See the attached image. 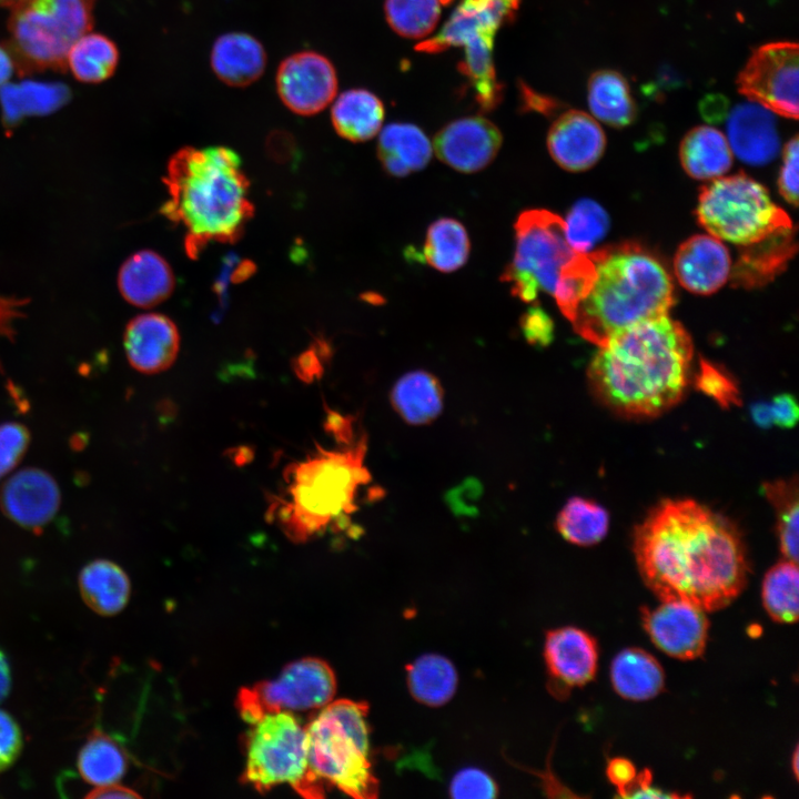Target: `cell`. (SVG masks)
I'll return each mask as SVG.
<instances>
[{"mask_svg": "<svg viewBox=\"0 0 799 799\" xmlns=\"http://www.w3.org/2000/svg\"><path fill=\"white\" fill-rule=\"evenodd\" d=\"M646 585L661 600H686L705 611L727 606L747 577L742 540L724 516L692 499H666L634 533Z\"/></svg>", "mask_w": 799, "mask_h": 799, "instance_id": "6da1fadb", "label": "cell"}, {"mask_svg": "<svg viewBox=\"0 0 799 799\" xmlns=\"http://www.w3.org/2000/svg\"><path fill=\"white\" fill-rule=\"evenodd\" d=\"M691 357L689 334L665 314L614 334L599 346L587 376L595 395L614 411L656 416L681 398Z\"/></svg>", "mask_w": 799, "mask_h": 799, "instance_id": "7a4b0ae2", "label": "cell"}, {"mask_svg": "<svg viewBox=\"0 0 799 799\" xmlns=\"http://www.w3.org/2000/svg\"><path fill=\"white\" fill-rule=\"evenodd\" d=\"M164 182L169 200L161 212L184 229L191 257L210 242L237 241L253 216L250 182L230 148L178 150L169 160Z\"/></svg>", "mask_w": 799, "mask_h": 799, "instance_id": "3957f363", "label": "cell"}, {"mask_svg": "<svg viewBox=\"0 0 799 799\" xmlns=\"http://www.w3.org/2000/svg\"><path fill=\"white\" fill-rule=\"evenodd\" d=\"M588 255L595 279L570 320L581 337L599 347L635 323L668 314L674 302L672 282L648 251L625 243Z\"/></svg>", "mask_w": 799, "mask_h": 799, "instance_id": "277c9868", "label": "cell"}, {"mask_svg": "<svg viewBox=\"0 0 799 799\" xmlns=\"http://www.w3.org/2000/svg\"><path fill=\"white\" fill-rule=\"evenodd\" d=\"M366 437L343 451H318L292 464L285 473L284 496L270 507L293 542H306L356 509L362 486L371 481L365 466Z\"/></svg>", "mask_w": 799, "mask_h": 799, "instance_id": "5b68a950", "label": "cell"}, {"mask_svg": "<svg viewBox=\"0 0 799 799\" xmlns=\"http://www.w3.org/2000/svg\"><path fill=\"white\" fill-rule=\"evenodd\" d=\"M367 711L366 702L332 700L305 726L309 767L325 789L335 787L357 799L377 797Z\"/></svg>", "mask_w": 799, "mask_h": 799, "instance_id": "8992f818", "label": "cell"}, {"mask_svg": "<svg viewBox=\"0 0 799 799\" xmlns=\"http://www.w3.org/2000/svg\"><path fill=\"white\" fill-rule=\"evenodd\" d=\"M94 0H24L9 21V44L21 71L61 69L75 41L89 32Z\"/></svg>", "mask_w": 799, "mask_h": 799, "instance_id": "52a82bcc", "label": "cell"}, {"mask_svg": "<svg viewBox=\"0 0 799 799\" xmlns=\"http://www.w3.org/2000/svg\"><path fill=\"white\" fill-rule=\"evenodd\" d=\"M696 215L710 235L749 246L792 227L767 189L745 173L714 179L699 194Z\"/></svg>", "mask_w": 799, "mask_h": 799, "instance_id": "ba28073f", "label": "cell"}, {"mask_svg": "<svg viewBox=\"0 0 799 799\" xmlns=\"http://www.w3.org/2000/svg\"><path fill=\"white\" fill-rule=\"evenodd\" d=\"M247 732L242 780L260 792L287 783L304 798H322L325 787L307 762L306 728L292 712L269 714Z\"/></svg>", "mask_w": 799, "mask_h": 799, "instance_id": "9c48e42d", "label": "cell"}, {"mask_svg": "<svg viewBox=\"0 0 799 799\" xmlns=\"http://www.w3.org/2000/svg\"><path fill=\"white\" fill-rule=\"evenodd\" d=\"M515 254L500 280L523 302H535L539 291L554 294L564 270L580 254L567 242L565 221L546 210H527L515 224Z\"/></svg>", "mask_w": 799, "mask_h": 799, "instance_id": "30bf717a", "label": "cell"}, {"mask_svg": "<svg viewBox=\"0 0 799 799\" xmlns=\"http://www.w3.org/2000/svg\"><path fill=\"white\" fill-rule=\"evenodd\" d=\"M336 692V678L330 665L318 658L295 660L271 680L244 687L236 699L239 712L254 724L269 714L320 710Z\"/></svg>", "mask_w": 799, "mask_h": 799, "instance_id": "8fae6325", "label": "cell"}, {"mask_svg": "<svg viewBox=\"0 0 799 799\" xmlns=\"http://www.w3.org/2000/svg\"><path fill=\"white\" fill-rule=\"evenodd\" d=\"M797 43L772 42L756 49L738 75L740 93L779 115L798 118Z\"/></svg>", "mask_w": 799, "mask_h": 799, "instance_id": "7c38bea8", "label": "cell"}, {"mask_svg": "<svg viewBox=\"0 0 799 799\" xmlns=\"http://www.w3.org/2000/svg\"><path fill=\"white\" fill-rule=\"evenodd\" d=\"M276 92L283 104L299 115H314L334 100L337 75L325 55L300 51L286 57L275 77Z\"/></svg>", "mask_w": 799, "mask_h": 799, "instance_id": "4fadbf2b", "label": "cell"}, {"mask_svg": "<svg viewBox=\"0 0 799 799\" xmlns=\"http://www.w3.org/2000/svg\"><path fill=\"white\" fill-rule=\"evenodd\" d=\"M643 624L653 643L671 657L695 659L706 648L705 610L689 601L667 600L655 609L645 608Z\"/></svg>", "mask_w": 799, "mask_h": 799, "instance_id": "5bb4252c", "label": "cell"}, {"mask_svg": "<svg viewBox=\"0 0 799 799\" xmlns=\"http://www.w3.org/2000/svg\"><path fill=\"white\" fill-rule=\"evenodd\" d=\"M61 493L51 474L27 467L12 474L0 489V508L17 525L40 530L59 510Z\"/></svg>", "mask_w": 799, "mask_h": 799, "instance_id": "9a60e30c", "label": "cell"}, {"mask_svg": "<svg viewBox=\"0 0 799 799\" xmlns=\"http://www.w3.org/2000/svg\"><path fill=\"white\" fill-rule=\"evenodd\" d=\"M502 133L483 117H465L443 127L434 138L437 158L448 166L464 173L486 168L497 155Z\"/></svg>", "mask_w": 799, "mask_h": 799, "instance_id": "2e32d148", "label": "cell"}, {"mask_svg": "<svg viewBox=\"0 0 799 799\" xmlns=\"http://www.w3.org/2000/svg\"><path fill=\"white\" fill-rule=\"evenodd\" d=\"M519 0H461L443 29L415 49L439 53L476 37L495 40L498 29L514 20Z\"/></svg>", "mask_w": 799, "mask_h": 799, "instance_id": "e0dca14e", "label": "cell"}, {"mask_svg": "<svg viewBox=\"0 0 799 799\" xmlns=\"http://www.w3.org/2000/svg\"><path fill=\"white\" fill-rule=\"evenodd\" d=\"M544 658L553 692H567L594 679L598 650L595 639L581 629L563 627L548 631Z\"/></svg>", "mask_w": 799, "mask_h": 799, "instance_id": "ac0fdd59", "label": "cell"}, {"mask_svg": "<svg viewBox=\"0 0 799 799\" xmlns=\"http://www.w3.org/2000/svg\"><path fill=\"white\" fill-rule=\"evenodd\" d=\"M123 346L130 365L143 374L166 371L175 362L180 348L179 330L160 313L134 316L125 326Z\"/></svg>", "mask_w": 799, "mask_h": 799, "instance_id": "d6986e66", "label": "cell"}, {"mask_svg": "<svg viewBox=\"0 0 799 799\" xmlns=\"http://www.w3.org/2000/svg\"><path fill=\"white\" fill-rule=\"evenodd\" d=\"M606 138L594 118L578 110L560 114L547 135L550 156L563 169L580 172L590 169L601 158Z\"/></svg>", "mask_w": 799, "mask_h": 799, "instance_id": "ffe728a7", "label": "cell"}, {"mask_svg": "<svg viewBox=\"0 0 799 799\" xmlns=\"http://www.w3.org/2000/svg\"><path fill=\"white\" fill-rule=\"evenodd\" d=\"M675 274L689 292L711 294L728 280L731 260L727 247L712 235H695L677 250Z\"/></svg>", "mask_w": 799, "mask_h": 799, "instance_id": "44dd1931", "label": "cell"}, {"mask_svg": "<svg viewBox=\"0 0 799 799\" xmlns=\"http://www.w3.org/2000/svg\"><path fill=\"white\" fill-rule=\"evenodd\" d=\"M728 143L739 160L763 165L776 158L780 143L772 112L756 103H741L728 120Z\"/></svg>", "mask_w": 799, "mask_h": 799, "instance_id": "7402d4cb", "label": "cell"}, {"mask_svg": "<svg viewBox=\"0 0 799 799\" xmlns=\"http://www.w3.org/2000/svg\"><path fill=\"white\" fill-rule=\"evenodd\" d=\"M175 286L174 273L168 261L152 250L131 254L118 273V287L130 304L149 309L164 302Z\"/></svg>", "mask_w": 799, "mask_h": 799, "instance_id": "603a6c76", "label": "cell"}, {"mask_svg": "<svg viewBox=\"0 0 799 799\" xmlns=\"http://www.w3.org/2000/svg\"><path fill=\"white\" fill-rule=\"evenodd\" d=\"M266 61V51L260 40L240 31L218 37L210 54L213 73L234 88H244L257 81L264 73Z\"/></svg>", "mask_w": 799, "mask_h": 799, "instance_id": "cb8c5ba5", "label": "cell"}, {"mask_svg": "<svg viewBox=\"0 0 799 799\" xmlns=\"http://www.w3.org/2000/svg\"><path fill=\"white\" fill-rule=\"evenodd\" d=\"M792 227L779 231L769 237L745 246L732 270V284L756 287L771 281L787 265L796 251Z\"/></svg>", "mask_w": 799, "mask_h": 799, "instance_id": "d4e9b609", "label": "cell"}, {"mask_svg": "<svg viewBox=\"0 0 799 799\" xmlns=\"http://www.w3.org/2000/svg\"><path fill=\"white\" fill-rule=\"evenodd\" d=\"M377 155L390 175L403 178L428 164L432 145L418 127L412 123H392L380 134Z\"/></svg>", "mask_w": 799, "mask_h": 799, "instance_id": "484cf974", "label": "cell"}, {"mask_svg": "<svg viewBox=\"0 0 799 799\" xmlns=\"http://www.w3.org/2000/svg\"><path fill=\"white\" fill-rule=\"evenodd\" d=\"M391 404L409 425L433 422L443 411L444 391L436 376L426 371L404 374L393 386Z\"/></svg>", "mask_w": 799, "mask_h": 799, "instance_id": "4316f807", "label": "cell"}, {"mask_svg": "<svg viewBox=\"0 0 799 799\" xmlns=\"http://www.w3.org/2000/svg\"><path fill=\"white\" fill-rule=\"evenodd\" d=\"M679 158L686 173L697 180H714L732 164V152L726 136L708 125L691 129L682 139Z\"/></svg>", "mask_w": 799, "mask_h": 799, "instance_id": "83f0119b", "label": "cell"}, {"mask_svg": "<svg viewBox=\"0 0 799 799\" xmlns=\"http://www.w3.org/2000/svg\"><path fill=\"white\" fill-rule=\"evenodd\" d=\"M84 603L97 614L112 616L127 605L131 584L128 575L115 563L95 559L87 564L79 576Z\"/></svg>", "mask_w": 799, "mask_h": 799, "instance_id": "f1b7e54d", "label": "cell"}, {"mask_svg": "<svg viewBox=\"0 0 799 799\" xmlns=\"http://www.w3.org/2000/svg\"><path fill=\"white\" fill-rule=\"evenodd\" d=\"M384 105L377 95L365 89L341 93L331 109V121L338 135L351 142H364L381 130Z\"/></svg>", "mask_w": 799, "mask_h": 799, "instance_id": "f546056e", "label": "cell"}, {"mask_svg": "<svg viewBox=\"0 0 799 799\" xmlns=\"http://www.w3.org/2000/svg\"><path fill=\"white\" fill-rule=\"evenodd\" d=\"M610 677L621 697L636 701L657 696L665 682L660 664L640 648L620 651L611 663Z\"/></svg>", "mask_w": 799, "mask_h": 799, "instance_id": "4dcf8cb0", "label": "cell"}, {"mask_svg": "<svg viewBox=\"0 0 799 799\" xmlns=\"http://www.w3.org/2000/svg\"><path fill=\"white\" fill-rule=\"evenodd\" d=\"M457 682L455 666L438 654H425L407 667L408 690L415 700L426 706L438 707L448 702Z\"/></svg>", "mask_w": 799, "mask_h": 799, "instance_id": "1f68e13d", "label": "cell"}, {"mask_svg": "<svg viewBox=\"0 0 799 799\" xmlns=\"http://www.w3.org/2000/svg\"><path fill=\"white\" fill-rule=\"evenodd\" d=\"M588 105L604 123L624 128L636 117V105L626 79L613 70H600L588 81Z\"/></svg>", "mask_w": 799, "mask_h": 799, "instance_id": "d6a6232c", "label": "cell"}, {"mask_svg": "<svg viewBox=\"0 0 799 799\" xmlns=\"http://www.w3.org/2000/svg\"><path fill=\"white\" fill-rule=\"evenodd\" d=\"M0 89L2 118L8 128L24 117L43 115L60 108L68 99V90L61 84L24 82L4 84Z\"/></svg>", "mask_w": 799, "mask_h": 799, "instance_id": "836d02e7", "label": "cell"}, {"mask_svg": "<svg viewBox=\"0 0 799 799\" xmlns=\"http://www.w3.org/2000/svg\"><path fill=\"white\" fill-rule=\"evenodd\" d=\"M123 748L109 735L95 729L78 757L81 777L97 787L117 783L127 770Z\"/></svg>", "mask_w": 799, "mask_h": 799, "instance_id": "e575fe53", "label": "cell"}, {"mask_svg": "<svg viewBox=\"0 0 799 799\" xmlns=\"http://www.w3.org/2000/svg\"><path fill=\"white\" fill-rule=\"evenodd\" d=\"M119 51L113 41L99 33L87 32L68 52V65L79 81L98 83L109 79L115 71Z\"/></svg>", "mask_w": 799, "mask_h": 799, "instance_id": "d590c367", "label": "cell"}, {"mask_svg": "<svg viewBox=\"0 0 799 799\" xmlns=\"http://www.w3.org/2000/svg\"><path fill=\"white\" fill-rule=\"evenodd\" d=\"M469 237L464 225L452 218H442L427 230L424 257L434 269L449 273L462 267L469 255Z\"/></svg>", "mask_w": 799, "mask_h": 799, "instance_id": "8d00e7d4", "label": "cell"}, {"mask_svg": "<svg viewBox=\"0 0 799 799\" xmlns=\"http://www.w3.org/2000/svg\"><path fill=\"white\" fill-rule=\"evenodd\" d=\"M493 45L494 40L484 37L467 41L463 45L465 58L459 63V71L471 81L484 111L494 109L502 99V87L493 62Z\"/></svg>", "mask_w": 799, "mask_h": 799, "instance_id": "74e56055", "label": "cell"}, {"mask_svg": "<svg viewBox=\"0 0 799 799\" xmlns=\"http://www.w3.org/2000/svg\"><path fill=\"white\" fill-rule=\"evenodd\" d=\"M556 527L566 540L589 546L605 537L608 529V514L593 500L573 497L559 512Z\"/></svg>", "mask_w": 799, "mask_h": 799, "instance_id": "f35d334b", "label": "cell"}, {"mask_svg": "<svg viewBox=\"0 0 799 799\" xmlns=\"http://www.w3.org/2000/svg\"><path fill=\"white\" fill-rule=\"evenodd\" d=\"M798 589L797 563L786 559L769 569L762 584V600L772 619L779 623L797 621Z\"/></svg>", "mask_w": 799, "mask_h": 799, "instance_id": "ab89813d", "label": "cell"}, {"mask_svg": "<svg viewBox=\"0 0 799 799\" xmlns=\"http://www.w3.org/2000/svg\"><path fill=\"white\" fill-rule=\"evenodd\" d=\"M763 492L777 515L780 550L787 560L798 563V483L796 478L763 484Z\"/></svg>", "mask_w": 799, "mask_h": 799, "instance_id": "60d3db41", "label": "cell"}, {"mask_svg": "<svg viewBox=\"0 0 799 799\" xmlns=\"http://www.w3.org/2000/svg\"><path fill=\"white\" fill-rule=\"evenodd\" d=\"M608 229L607 212L590 199L577 201L565 221L567 242L575 252L580 254H589L605 237Z\"/></svg>", "mask_w": 799, "mask_h": 799, "instance_id": "b9f144b4", "label": "cell"}, {"mask_svg": "<svg viewBox=\"0 0 799 799\" xmlns=\"http://www.w3.org/2000/svg\"><path fill=\"white\" fill-rule=\"evenodd\" d=\"M384 12L390 27L401 37L424 38L438 23L441 0H385Z\"/></svg>", "mask_w": 799, "mask_h": 799, "instance_id": "7bdbcfd3", "label": "cell"}, {"mask_svg": "<svg viewBox=\"0 0 799 799\" xmlns=\"http://www.w3.org/2000/svg\"><path fill=\"white\" fill-rule=\"evenodd\" d=\"M595 279V265L588 254H578L562 273L553 296L567 320L586 296Z\"/></svg>", "mask_w": 799, "mask_h": 799, "instance_id": "ee69618b", "label": "cell"}, {"mask_svg": "<svg viewBox=\"0 0 799 799\" xmlns=\"http://www.w3.org/2000/svg\"><path fill=\"white\" fill-rule=\"evenodd\" d=\"M699 391L716 401L721 407L740 404L739 390L730 376L718 366L701 360L696 376Z\"/></svg>", "mask_w": 799, "mask_h": 799, "instance_id": "f6af8a7d", "label": "cell"}, {"mask_svg": "<svg viewBox=\"0 0 799 799\" xmlns=\"http://www.w3.org/2000/svg\"><path fill=\"white\" fill-rule=\"evenodd\" d=\"M449 795L455 799L495 798L498 788L494 779L478 768L469 767L454 775L449 783Z\"/></svg>", "mask_w": 799, "mask_h": 799, "instance_id": "bcb514c9", "label": "cell"}, {"mask_svg": "<svg viewBox=\"0 0 799 799\" xmlns=\"http://www.w3.org/2000/svg\"><path fill=\"white\" fill-rule=\"evenodd\" d=\"M30 443V432L21 423L0 425V479L10 473L24 456Z\"/></svg>", "mask_w": 799, "mask_h": 799, "instance_id": "7dc6e473", "label": "cell"}, {"mask_svg": "<svg viewBox=\"0 0 799 799\" xmlns=\"http://www.w3.org/2000/svg\"><path fill=\"white\" fill-rule=\"evenodd\" d=\"M519 326L525 340L530 345L544 347L553 341V320L537 303L523 313Z\"/></svg>", "mask_w": 799, "mask_h": 799, "instance_id": "c3c4849f", "label": "cell"}, {"mask_svg": "<svg viewBox=\"0 0 799 799\" xmlns=\"http://www.w3.org/2000/svg\"><path fill=\"white\" fill-rule=\"evenodd\" d=\"M798 136L795 135L783 148L782 165L778 188L782 198L790 204H798Z\"/></svg>", "mask_w": 799, "mask_h": 799, "instance_id": "681fc988", "label": "cell"}, {"mask_svg": "<svg viewBox=\"0 0 799 799\" xmlns=\"http://www.w3.org/2000/svg\"><path fill=\"white\" fill-rule=\"evenodd\" d=\"M22 748L21 730L8 712L0 710V772L9 768Z\"/></svg>", "mask_w": 799, "mask_h": 799, "instance_id": "f907efd6", "label": "cell"}, {"mask_svg": "<svg viewBox=\"0 0 799 799\" xmlns=\"http://www.w3.org/2000/svg\"><path fill=\"white\" fill-rule=\"evenodd\" d=\"M29 300L19 296L0 294V338L12 340L16 335V323L26 316Z\"/></svg>", "mask_w": 799, "mask_h": 799, "instance_id": "816d5d0a", "label": "cell"}, {"mask_svg": "<svg viewBox=\"0 0 799 799\" xmlns=\"http://www.w3.org/2000/svg\"><path fill=\"white\" fill-rule=\"evenodd\" d=\"M772 424L780 427H792L798 419L799 408L795 397L790 394H780L769 403Z\"/></svg>", "mask_w": 799, "mask_h": 799, "instance_id": "f5cc1de1", "label": "cell"}, {"mask_svg": "<svg viewBox=\"0 0 799 799\" xmlns=\"http://www.w3.org/2000/svg\"><path fill=\"white\" fill-rule=\"evenodd\" d=\"M619 795L624 798H669L677 795L664 793L651 787V772L648 769L637 773L633 781Z\"/></svg>", "mask_w": 799, "mask_h": 799, "instance_id": "db71d44e", "label": "cell"}, {"mask_svg": "<svg viewBox=\"0 0 799 799\" xmlns=\"http://www.w3.org/2000/svg\"><path fill=\"white\" fill-rule=\"evenodd\" d=\"M607 777L617 787L618 792L625 789L636 777L635 766L625 758H614L607 766Z\"/></svg>", "mask_w": 799, "mask_h": 799, "instance_id": "11a10c76", "label": "cell"}, {"mask_svg": "<svg viewBox=\"0 0 799 799\" xmlns=\"http://www.w3.org/2000/svg\"><path fill=\"white\" fill-rule=\"evenodd\" d=\"M88 798H99V799H108V798H140V795L133 791L132 789L121 786L118 782L100 786L93 789L91 792L87 795Z\"/></svg>", "mask_w": 799, "mask_h": 799, "instance_id": "9f6ffc18", "label": "cell"}, {"mask_svg": "<svg viewBox=\"0 0 799 799\" xmlns=\"http://www.w3.org/2000/svg\"><path fill=\"white\" fill-rule=\"evenodd\" d=\"M524 100L526 101V107L544 114H553L560 105L558 101L536 94L527 88L524 90Z\"/></svg>", "mask_w": 799, "mask_h": 799, "instance_id": "6f0895ef", "label": "cell"}, {"mask_svg": "<svg viewBox=\"0 0 799 799\" xmlns=\"http://www.w3.org/2000/svg\"><path fill=\"white\" fill-rule=\"evenodd\" d=\"M727 110V101L725 98L719 95H710L706 98L700 104V111L705 119L709 121L721 120Z\"/></svg>", "mask_w": 799, "mask_h": 799, "instance_id": "680465c9", "label": "cell"}, {"mask_svg": "<svg viewBox=\"0 0 799 799\" xmlns=\"http://www.w3.org/2000/svg\"><path fill=\"white\" fill-rule=\"evenodd\" d=\"M17 68L14 59L7 47L0 45V88L4 85Z\"/></svg>", "mask_w": 799, "mask_h": 799, "instance_id": "91938a15", "label": "cell"}, {"mask_svg": "<svg viewBox=\"0 0 799 799\" xmlns=\"http://www.w3.org/2000/svg\"><path fill=\"white\" fill-rule=\"evenodd\" d=\"M10 684V667L4 654L0 650V701L7 697Z\"/></svg>", "mask_w": 799, "mask_h": 799, "instance_id": "94428289", "label": "cell"}, {"mask_svg": "<svg viewBox=\"0 0 799 799\" xmlns=\"http://www.w3.org/2000/svg\"><path fill=\"white\" fill-rule=\"evenodd\" d=\"M751 415L757 425L768 427L772 425L769 403H757L751 408Z\"/></svg>", "mask_w": 799, "mask_h": 799, "instance_id": "6125c7cd", "label": "cell"}, {"mask_svg": "<svg viewBox=\"0 0 799 799\" xmlns=\"http://www.w3.org/2000/svg\"><path fill=\"white\" fill-rule=\"evenodd\" d=\"M24 0H0V8H14Z\"/></svg>", "mask_w": 799, "mask_h": 799, "instance_id": "be15d7a7", "label": "cell"}, {"mask_svg": "<svg viewBox=\"0 0 799 799\" xmlns=\"http://www.w3.org/2000/svg\"><path fill=\"white\" fill-rule=\"evenodd\" d=\"M792 768H793L795 776L798 778V771H799V769H798V748H796V750L793 752Z\"/></svg>", "mask_w": 799, "mask_h": 799, "instance_id": "e7e4bbea", "label": "cell"}]
</instances>
